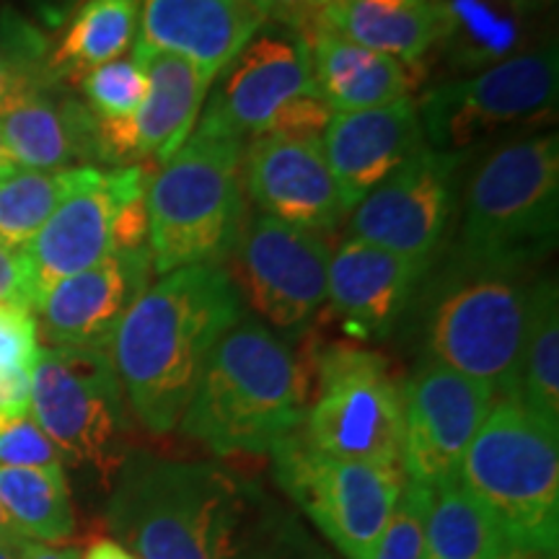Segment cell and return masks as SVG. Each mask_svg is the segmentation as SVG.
Returning a JSON list of instances; mask_svg holds the SVG:
<instances>
[{
	"instance_id": "obj_1",
	"label": "cell",
	"mask_w": 559,
	"mask_h": 559,
	"mask_svg": "<svg viewBox=\"0 0 559 559\" xmlns=\"http://www.w3.org/2000/svg\"><path fill=\"white\" fill-rule=\"evenodd\" d=\"M243 313L221 264L160 275L143 290L111 337L109 355L124 400L145 430L179 428L210 349Z\"/></svg>"
},
{
	"instance_id": "obj_2",
	"label": "cell",
	"mask_w": 559,
	"mask_h": 559,
	"mask_svg": "<svg viewBox=\"0 0 559 559\" xmlns=\"http://www.w3.org/2000/svg\"><path fill=\"white\" fill-rule=\"evenodd\" d=\"M309 402V362L243 311L210 349L179 428L218 456H260L300 430Z\"/></svg>"
},
{
	"instance_id": "obj_3",
	"label": "cell",
	"mask_w": 559,
	"mask_h": 559,
	"mask_svg": "<svg viewBox=\"0 0 559 559\" xmlns=\"http://www.w3.org/2000/svg\"><path fill=\"white\" fill-rule=\"evenodd\" d=\"M262 519L254 492L210 461L130 456L109 502L138 559H236Z\"/></svg>"
},
{
	"instance_id": "obj_4",
	"label": "cell",
	"mask_w": 559,
	"mask_h": 559,
	"mask_svg": "<svg viewBox=\"0 0 559 559\" xmlns=\"http://www.w3.org/2000/svg\"><path fill=\"white\" fill-rule=\"evenodd\" d=\"M531 290L526 264L453 254L423 300L430 360L487 383L498 400L519 394Z\"/></svg>"
},
{
	"instance_id": "obj_5",
	"label": "cell",
	"mask_w": 559,
	"mask_h": 559,
	"mask_svg": "<svg viewBox=\"0 0 559 559\" xmlns=\"http://www.w3.org/2000/svg\"><path fill=\"white\" fill-rule=\"evenodd\" d=\"M456 481L498 523L510 549L557 555L559 428L515 396L495 400Z\"/></svg>"
},
{
	"instance_id": "obj_6",
	"label": "cell",
	"mask_w": 559,
	"mask_h": 559,
	"mask_svg": "<svg viewBox=\"0 0 559 559\" xmlns=\"http://www.w3.org/2000/svg\"><path fill=\"white\" fill-rule=\"evenodd\" d=\"M557 228L559 138H515L489 151L466 179L453 254L531 267L555 247Z\"/></svg>"
},
{
	"instance_id": "obj_7",
	"label": "cell",
	"mask_w": 559,
	"mask_h": 559,
	"mask_svg": "<svg viewBox=\"0 0 559 559\" xmlns=\"http://www.w3.org/2000/svg\"><path fill=\"white\" fill-rule=\"evenodd\" d=\"M243 143L192 132L148 181L153 272L169 275L226 257L243 221Z\"/></svg>"
},
{
	"instance_id": "obj_8",
	"label": "cell",
	"mask_w": 559,
	"mask_h": 559,
	"mask_svg": "<svg viewBox=\"0 0 559 559\" xmlns=\"http://www.w3.org/2000/svg\"><path fill=\"white\" fill-rule=\"evenodd\" d=\"M29 415L60 459L91 466L104 485L130 459L128 400L109 349L47 347L32 368Z\"/></svg>"
},
{
	"instance_id": "obj_9",
	"label": "cell",
	"mask_w": 559,
	"mask_h": 559,
	"mask_svg": "<svg viewBox=\"0 0 559 559\" xmlns=\"http://www.w3.org/2000/svg\"><path fill=\"white\" fill-rule=\"evenodd\" d=\"M317 396L300 440L321 456L402 466L404 389L383 355L360 345L324 349L311 366Z\"/></svg>"
},
{
	"instance_id": "obj_10",
	"label": "cell",
	"mask_w": 559,
	"mask_h": 559,
	"mask_svg": "<svg viewBox=\"0 0 559 559\" xmlns=\"http://www.w3.org/2000/svg\"><path fill=\"white\" fill-rule=\"evenodd\" d=\"M555 39L498 66L438 83L417 104L425 145L466 156L487 138L549 117L557 107Z\"/></svg>"
},
{
	"instance_id": "obj_11",
	"label": "cell",
	"mask_w": 559,
	"mask_h": 559,
	"mask_svg": "<svg viewBox=\"0 0 559 559\" xmlns=\"http://www.w3.org/2000/svg\"><path fill=\"white\" fill-rule=\"evenodd\" d=\"M145 166H120L70 194L34 239L19 251L29 283L32 311L60 280L94 267L120 249L148 247Z\"/></svg>"
},
{
	"instance_id": "obj_12",
	"label": "cell",
	"mask_w": 559,
	"mask_h": 559,
	"mask_svg": "<svg viewBox=\"0 0 559 559\" xmlns=\"http://www.w3.org/2000/svg\"><path fill=\"white\" fill-rule=\"evenodd\" d=\"M277 479L345 559H373L407 474L402 466L321 456L285 438L275 451Z\"/></svg>"
},
{
	"instance_id": "obj_13",
	"label": "cell",
	"mask_w": 559,
	"mask_h": 559,
	"mask_svg": "<svg viewBox=\"0 0 559 559\" xmlns=\"http://www.w3.org/2000/svg\"><path fill=\"white\" fill-rule=\"evenodd\" d=\"M330 257V243L317 230L257 213L241 221L221 267L264 326L300 334L326 304Z\"/></svg>"
},
{
	"instance_id": "obj_14",
	"label": "cell",
	"mask_w": 559,
	"mask_h": 559,
	"mask_svg": "<svg viewBox=\"0 0 559 559\" xmlns=\"http://www.w3.org/2000/svg\"><path fill=\"white\" fill-rule=\"evenodd\" d=\"M461 160L464 156L419 145L353 207L347 239L373 243L430 267L451 223Z\"/></svg>"
},
{
	"instance_id": "obj_15",
	"label": "cell",
	"mask_w": 559,
	"mask_h": 559,
	"mask_svg": "<svg viewBox=\"0 0 559 559\" xmlns=\"http://www.w3.org/2000/svg\"><path fill=\"white\" fill-rule=\"evenodd\" d=\"M319 94L304 34L264 24L221 70L194 132L243 143L298 96Z\"/></svg>"
},
{
	"instance_id": "obj_16",
	"label": "cell",
	"mask_w": 559,
	"mask_h": 559,
	"mask_svg": "<svg viewBox=\"0 0 559 559\" xmlns=\"http://www.w3.org/2000/svg\"><path fill=\"white\" fill-rule=\"evenodd\" d=\"M495 400L487 383L436 360L423 362L404 386L402 469L409 481L438 487L456 477Z\"/></svg>"
},
{
	"instance_id": "obj_17",
	"label": "cell",
	"mask_w": 559,
	"mask_h": 559,
	"mask_svg": "<svg viewBox=\"0 0 559 559\" xmlns=\"http://www.w3.org/2000/svg\"><path fill=\"white\" fill-rule=\"evenodd\" d=\"M243 190L262 215L317 234L340 228L353 213L321 140L254 135L243 151Z\"/></svg>"
},
{
	"instance_id": "obj_18",
	"label": "cell",
	"mask_w": 559,
	"mask_h": 559,
	"mask_svg": "<svg viewBox=\"0 0 559 559\" xmlns=\"http://www.w3.org/2000/svg\"><path fill=\"white\" fill-rule=\"evenodd\" d=\"M145 66L143 107L128 122H96L99 130V160L107 164H145L156 160L164 166L198 128V117L205 104L215 75L192 66L190 60L169 52H156L135 45Z\"/></svg>"
},
{
	"instance_id": "obj_19",
	"label": "cell",
	"mask_w": 559,
	"mask_h": 559,
	"mask_svg": "<svg viewBox=\"0 0 559 559\" xmlns=\"http://www.w3.org/2000/svg\"><path fill=\"white\" fill-rule=\"evenodd\" d=\"M148 247L120 249L94 267L60 280L39 300L41 334L52 347L109 349L130 306L151 285Z\"/></svg>"
},
{
	"instance_id": "obj_20",
	"label": "cell",
	"mask_w": 559,
	"mask_h": 559,
	"mask_svg": "<svg viewBox=\"0 0 559 559\" xmlns=\"http://www.w3.org/2000/svg\"><path fill=\"white\" fill-rule=\"evenodd\" d=\"M425 275L428 264L347 239L330 257L326 304L355 340H383L415 304Z\"/></svg>"
},
{
	"instance_id": "obj_21",
	"label": "cell",
	"mask_w": 559,
	"mask_h": 559,
	"mask_svg": "<svg viewBox=\"0 0 559 559\" xmlns=\"http://www.w3.org/2000/svg\"><path fill=\"white\" fill-rule=\"evenodd\" d=\"M419 145L425 138L412 96L386 107L332 115L321 135L326 164L353 207Z\"/></svg>"
},
{
	"instance_id": "obj_22",
	"label": "cell",
	"mask_w": 559,
	"mask_h": 559,
	"mask_svg": "<svg viewBox=\"0 0 559 559\" xmlns=\"http://www.w3.org/2000/svg\"><path fill=\"white\" fill-rule=\"evenodd\" d=\"M264 24L251 0H143L138 45L190 60L218 79Z\"/></svg>"
},
{
	"instance_id": "obj_23",
	"label": "cell",
	"mask_w": 559,
	"mask_h": 559,
	"mask_svg": "<svg viewBox=\"0 0 559 559\" xmlns=\"http://www.w3.org/2000/svg\"><path fill=\"white\" fill-rule=\"evenodd\" d=\"M52 83L24 94L0 115V132L19 169L58 171L99 160L96 117L83 102L55 96Z\"/></svg>"
},
{
	"instance_id": "obj_24",
	"label": "cell",
	"mask_w": 559,
	"mask_h": 559,
	"mask_svg": "<svg viewBox=\"0 0 559 559\" xmlns=\"http://www.w3.org/2000/svg\"><path fill=\"white\" fill-rule=\"evenodd\" d=\"M547 0H443L432 50L464 73L492 68L534 47Z\"/></svg>"
},
{
	"instance_id": "obj_25",
	"label": "cell",
	"mask_w": 559,
	"mask_h": 559,
	"mask_svg": "<svg viewBox=\"0 0 559 559\" xmlns=\"http://www.w3.org/2000/svg\"><path fill=\"white\" fill-rule=\"evenodd\" d=\"M304 39L317 91L332 115L386 107L409 96L412 75L404 62L355 45L319 24Z\"/></svg>"
},
{
	"instance_id": "obj_26",
	"label": "cell",
	"mask_w": 559,
	"mask_h": 559,
	"mask_svg": "<svg viewBox=\"0 0 559 559\" xmlns=\"http://www.w3.org/2000/svg\"><path fill=\"white\" fill-rule=\"evenodd\" d=\"M319 26L409 68L436 47L438 9L430 0H330Z\"/></svg>"
},
{
	"instance_id": "obj_27",
	"label": "cell",
	"mask_w": 559,
	"mask_h": 559,
	"mask_svg": "<svg viewBox=\"0 0 559 559\" xmlns=\"http://www.w3.org/2000/svg\"><path fill=\"white\" fill-rule=\"evenodd\" d=\"M143 0H86L47 58L52 81L83 79L88 70L122 58L140 26Z\"/></svg>"
},
{
	"instance_id": "obj_28",
	"label": "cell",
	"mask_w": 559,
	"mask_h": 559,
	"mask_svg": "<svg viewBox=\"0 0 559 559\" xmlns=\"http://www.w3.org/2000/svg\"><path fill=\"white\" fill-rule=\"evenodd\" d=\"M0 506L24 539L60 547L73 539L75 515L60 466H0Z\"/></svg>"
},
{
	"instance_id": "obj_29",
	"label": "cell",
	"mask_w": 559,
	"mask_h": 559,
	"mask_svg": "<svg viewBox=\"0 0 559 559\" xmlns=\"http://www.w3.org/2000/svg\"><path fill=\"white\" fill-rule=\"evenodd\" d=\"M94 166H70L58 171L16 169L0 179V243L21 251L70 194L99 177Z\"/></svg>"
},
{
	"instance_id": "obj_30",
	"label": "cell",
	"mask_w": 559,
	"mask_h": 559,
	"mask_svg": "<svg viewBox=\"0 0 559 559\" xmlns=\"http://www.w3.org/2000/svg\"><path fill=\"white\" fill-rule=\"evenodd\" d=\"M515 400L559 428V293L549 277L531 290Z\"/></svg>"
},
{
	"instance_id": "obj_31",
	"label": "cell",
	"mask_w": 559,
	"mask_h": 559,
	"mask_svg": "<svg viewBox=\"0 0 559 559\" xmlns=\"http://www.w3.org/2000/svg\"><path fill=\"white\" fill-rule=\"evenodd\" d=\"M510 547L456 477L432 487L423 559H500Z\"/></svg>"
},
{
	"instance_id": "obj_32",
	"label": "cell",
	"mask_w": 559,
	"mask_h": 559,
	"mask_svg": "<svg viewBox=\"0 0 559 559\" xmlns=\"http://www.w3.org/2000/svg\"><path fill=\"white\" fill-rule=\"evenodd\" d=\"M83 99L96 122H128L143 107L148 79L140 55L132 50L122 58L88 70L81 79Z\"/></svg>"
},
{
	"instance_id": "obj_33",
	"label": "cell",
	"mask_w": 559,
	"mask_h": 559,
	"mask_svg": "<svg viewBox=\"0 0 559 559\" xmlns=\"http://www.w3.org/2000/svg\"><path fill=\"white\" fill-rule=\"evenodd\" d=\"M432 487L407 481L396 500L373 559H423L425 521H428Z\"/></svg>"
},
{
	"instance_id": "obj_34",
	"label": "cell",
	"mask_w": 559,
	"mask_h": 559,
	"mask_svg": "<svg viewBox=\"0 0 559 559\" xmlns=\"http://www.w3.org/2000/svg\"><path fill=\"white\" fill-rule=\"evenodd\" d=\"M236 559H332L298 526L296 519L280 513H264L254 534Z\"/></svg>"
},
{
	"instance_id": "obj_35",
	"label": "cell",
	"mask_w": 559,
	"mask_h": 559,
	"mask_svg": "<svg viewBox=\"0 0 559 559\" xmlns=\"http://www.w3.org/2000/svg\"><path fill=\"white\" fill-rule=\"evenodd\" d=\"M39 349V324L34 311L16 304H0V370L32 373Z\"/></svg>"
},
{
	"instance_id": "obj_36",
	"label": "cell",
	"mask_w": 559,
	"mask_h": 559,
	"mask_svg": "<svg viewBox=\"0 0 559 559\" xmlns=\"http://www.w3.org/2000/svg\"><path fill=\"white\" fill-rule=\"evenodd\" d=\"M52 440L39 430L32 415L0 425V466H60Z\"/></svg>"
},
{
	"instance_id": "obj_37",
	"label": "cell",
	"mask_w": 559,
	"mask_h": 559,
	"mask_svg": "<svg viewBox=\"0 0 559 559\" xmlns=\"http://www.w3.org/2000/svg\"><path fill=\"white\" fill-rule=\"evenodd\" d=\"M32 41L34 37L24 47L0 45V115L24 94L52 83L47 66H39V52Z\"/></svg>"
},
{
	"instance_id": "obj_38",
	"label": "cell",
	"mask_w": 559,
	"mask_h": 559,
	"mask_svg": "<svg viewBox=\"0 0 559 559\" xmlns=\"http://www.w3.org/2000/svg\"><path fill=\"white\" fill-rule=\"evenodd\" d=\"M330 120H332V111L324 104V99H321L319 94H309V96H298V99H293L288 107L280 109L275 120H272L262 132H272V135H283V138H298V140H321Z\"/></svg>"
},
{
	"instance_id": "obj_39",
	"label": "cell",
	"mask_w": 559,
	"mask_h": 559,
	"mask_svg": "<svg viewBox=\"0 0 559 559\" xmlns=\"http://www.w3.org/2000/svg\"><path fill=\"white\" fill-rule=\"evenodd\" d=\"M260 9L264 21L306 34L321 21L330 0H251Z\"/></svg>"
},
{
	"instance_id": "obj_40",
	"label": "cell",
	"mask_w": 559,
	"mask_h": 559,
	"mask_svg": "<svg viewBox=\"0 0 559 559\" xmlns=\"http://www.w3.org/2000/svg\"><path fill=\"white\" fill-rule=\"evenodd\" d=\"M32 407V373L0 370V425L29 417Z\"/></svg>"
},
{
	"instance_id": "obj_41",
	"label": "cell",
	"mask_w": 559,
	"mask_h": 559,
	"mask_svg": "<svg viewBox=\"0 0 559 559\" xmlns=\"http://www.w3.org/2000/svg\"><path fill=\"white\" fill-rule=\"evenodd\" d=\"M0 304H16L32 311L29 283L19 251L0 243Z\"/></svg>"
},
{
	"instance_id": "obj_42",
	"label": "cell",
	"mask_w": 559,
	"mask_h": 559,
	"mask_svg": "<svg viewBox=\"0 0 559 559\" xmlns=\"http://www.w3.org/2000/svg\"><path fill=\"white\" fill-rule=\"evenodd\" d=\"M21 559H81V551L73 547H47V544L24 539L21 542Z\"/></svg>"
},
{
	"instance_id": "obj_43",
	"label": "cell",
	"mask_w": 559,
	"mask_h": 559,
	"mask_svg": "<svg viewBox=\"0 0 559 559\" xmlns=\"http://www.w3.org/2000/svg\"><path fill=\"white\" fill-rule=\"evenodd\" d=\"M81 559H138L135 555H130L128 549L122 547L120 542H111V539H99L94 542L86 549V555Z\"/></svg>"
},
{
	"instance_id": "obj_44",
	"label": "cell",
	"mask_w": 559,
	"mask_h": 559,
	"mask_svg": "<svg viewBox=\"0 0 559 559\" xmlns=\"http://www.w3.org/2000/svg\"><path fill=\"white\" fill-rule=\"evenodd\" d=\"M24 536H0V559H21Z\"/></svg>"
},
{
	"instance_id": "obj_45",
	"label": "cell",
	"mask_w": 559,
	"mask_h": 559,
	"mask_svg": "<svg viewBox=\"0 0 559 559\" xmlns=\"http://www.w3.org/2000/svg\"><path fill=\"white\" fill-rule=\"evenodd\" d=\"M16 169H19L16 160H13L9 145H5V140H3V132H0V179L9 177V174H13Z\"/></svg>"
},
{
	"instance_id": "obj_46",
	"label": "cell",
	"mask_w": 559,
	"mask_h": 559,
	"mask_svg": "<svg viewBox=\"0 0 559 559\" xmlns=\"http://www.w3.org/2000/svg\"><path fill=\"white\" fill-rule=\"evenodd\" d=\"M500 559H557L551 555H536V551H521V549H508Z\"/></svg>"
},
{
	"instance_id": "obj_47",
	"label": "cell",
	"mask_w": 559,
	"mask_h": 559,
	"mask_svg": "<svg viewBox=\"0 0 559 559\" xmlns=\"http://www.w3.org/2000/svg\"><path fill=\"white\" fill-rule=\"evenodd\" d=\"M0 536H21L16 528H13V523L9 521V515H5L3 506H0Z\"/></svg>"
},
{
	"instance_id": "obj_48",
	"label": "cell",
	"mask_w": 559,
	"mask_h": 559,
	"mask_svg": "<svg viewBox=\"0 0 559 559\" xmlns=\"http://www.w3.org/2000/svg\"><path fill=\"white\" fill-rule=\"evenodd\" d=\"M430 3H443V0H430Z\"/></svg>"
}]
</instances>
